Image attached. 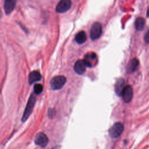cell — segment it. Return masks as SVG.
<instances>
[{
	"instance_id": "cell-1",
	"label": "cell",
	"mask_w": 149,
	"mask_h": 149,
	"mask_svg": "<svg viewBox=\"0 0 149 149\" xmlns=\"http://www.w3.org/2000/svg\"><path fill=\"white\" fill-rule=\"evenodd\" d=\"M36 101V97L34 95L31 94L29 98V100H28L27 103L26 107L25 108L24 112H23V116L22 118V122L26 121L29 118L30 115H31V113L33 111V109L34 108V106L35 105Z\"/></svg>"
},
{
	"instance_id": "cell-2",
	"label": "cell",
	"mask_w": 149,
	"mask_h": 149,
	"mask_svg": "<svg viewBox=\"0 0 149 149\" xmlns=\"http://www.w3.org/2000/svg\"><path fill=\"white\" fill-rule=\"evenodd\" d=\"M66 81V78L64 76H57L53 77L50 81V86L53 90L61 88Z\"/></svg>"
},
{
	"instance_id": "cell-3",
	"label": "cell",
	"mask_w": 149,
	"mask_h": 149,
	"mask_svg": "<svg viewBox=\"0 0 149 149\" xmlns=\"http://www.w3.org/2000/svg\"><path fill=\"white\" fill-rule=\"evenodd\" d=\"M123 125L120 122L115 123L109 130V136L112 138L118 137L123 132Z\"/></svg>"
},
{
	"instance_id": "cell-4",
	"label": "cell",
	"mask_w": 149,
	"mask_h": 149,
	"mask_svg": "<svg viewBox=\"0 0 149 149\" xmlns=\"http://www.w3.org/2000/svg\"><path fill=\"white\" fill-rule=\"evenodd\" d=\"M102 33V26L98 22L94 23L90 30V37L93 40L98 38Z\"/></svg>"
},
{
	"instance_id": "cell-5",
	"label": "cell",
	"mask_w": 149,
	"mask_h": 149,
	"mask_svg": "<svg viewBox=\"0 0 149 149\" xmlns=\"http://www.w3.org/2000/svg\"><path fill=\"white\" fill-rule=\"evenodd\" d=\"M71 5V0H61L56 7V11L58 13H64L70 8Z\"/></svg>"
},
{
	"instance_id": "cell-6",
	"label": "cell",
	"mask_w": 149,
	"mask_h": 149,
	"mask_svg": "<svg viewBox=\"0 0 149 149\" xmlns=\"http://www.w3.org/2000/svg\"><path fill=\"white\" fill-rule=\"evenodd\" d=\"M35 143L42 147H45L48 143V138L44 133H39L35 137Z\"/></svg>"
},
{
	"instance_id": "cell-7",
	"label": "cell",
	"mask_w": 149,
	"mask_h": 149,
	"mask_svg": "<svg viewBox=\"0 0 149 149\" xmlns=\"http://www.w3.org/2000/svg\"><path fill=\"white\" fill-rule=\"evenodd\" d=\"M84 60L87 66L90 68L93 67L97 64V55L94 52H88L86 54Z\"/></svg>"
},
{
	"instance_id": "cell-8",
	"label": "cell",
	"mask_w": 149,
	"mask_h": 149,
	"mask_svg": "<svg viewBox=\"0 0 149 149\" xmlns=\"http://www.w3.org/2000/svg\"><path fill=\"white\" fill-rule=\"evenodd\" d=\"M121 96L125 102H129L133 97V90L130 86H126L124 88Z\"/></svg>"
},
{
	"instance_id": "cell-9",
	"label": "cell",
	"mask_w": 149,
	"mask_h": 149,
	"mask_svg": "<svg viewBox=\"0 0 149 149\" xmlns=\"http://www.w3.org/2000/svg\"><path fill=\"white\" fill-rule=\"evenodd\" d=\"M87 65L84 60H78L76 62L74 66V70L75 72L79 74H83L86 69Z\"/></svg>"
},
{
	"instance_id": "cell-10",
	"label": "cell",
	"mask_w": 149,
	"mask_h": 149,
	"mask_svg": "<svg viewBox=\"0 0 149 149\" xmlns=\"http://www.w3.org/2000/svg\"><path fill=\"white\" fill-rule=\"evenodd\" d=\"M16 0H5L4 10L7 15L10 14L13 11L16 5Z\"/></svg>"
},
{
	"instance_id": "cell-11",
	"label": "cell",
	"mask_w": 149,
	"mask_h": 149,
	"mask_svg": "<svg viewBox=\"0 0 149 149\" xmlns=\"http://www.w3.org/2000/svg\"><path fill=\"white\" fill-rule=\"evenodd\" d=\"M125 87V86L124 80L122 78L118 79L115 84V91L119 96H120L122 95V91Z\"/></svg>"
},
{
	"instance_id": "cell-12",
	"label": "cell",
	"mask_w": 149,
	"mask_h": 149,
	"mask_svg": "<svg viewBox=\"0 0 149 149\" xmlns=\"http://www.w3.org/2000/svg\"><path fill=\"white\" fill-rule=\"evenodd\" d=\"M41 79V75L38 71L34 70L31 72L29 75V81L30 84H32L36 81L40 80Z\"/></svg>"
},
{
	"instance_id": "cell-13",
	"label": "cell",
	"mask_w": 149,
	"mask_h": 149,
	"mask_svg": "<svg viewBox=\"0 0 149 149\" xmlns=\"http://www.w3.org/2000/svg\"><path fill=\"white\" fill-rule=\"evenodd\" d=\"M139 62L138 59H137L136 58H133L128 63L127 67V71L129 73L134 72L137 69L139 66Z\"/></svg>"
},
{
	"instance_id": "cell-14",
	"label": "cell",
	"mask_w": 149,
	"mask_h": 149,
	"mask_svg": "<svg viewBox=\"0 0 149 149\" xmlns=\"http://www.w3.org/2000/svg\"><path fill=\"white\" fill-rule=\"evenodd\" d=\"M87 39V36L84 31H79L75 36V40L77 43L81 44L84 43Z\"/></svg>"
},
{
	"instance_id": "cell-15",
	"label": "cell",
	"mask_w": 149,
	"mask_h": 149,
	"mask_svg": "<svg viewBox=\"0 0 149 149\" xmlns=\"http://www.w3.org/2000/svg\"><path fill=\"white\" fill-rule=\"evenodd\" d=\"M135 27L137 30H142L145 25V20L144 18L139 17L136 19L135 21Z\"/></svg>"
},
{
	"instance_id": "cell-16",
	"label": "cell",
	"mask_w": 149,
	"mask_h": 149,
	"mask_svg": "<svg viewBox=\"0 0 149 149\" xmlns=\"http://www.w3.org/2000/svg\"><path fill=\"white\" fill-rule=\"evenodd\" d=\"M43 90V86L40 84H36L34 86V91L35 94H40Z\"/></svg>"
},
{
	"instance_id": "cell-17",
	"label": "cell",
	"mask_w": 149,
	"mask_h": 149,
	"mask_svg": "<svg viewBox=\"0 0 149 149\" xmlns=\"http://www.w3.org/2000/svg\"><path fill=\"white\" fill-rule=\"evenodd\" d=\"M144 40L146 43H149V30L147 31V33L144 35Z\"/></svg>"
},
{
	"instance_id": "cell-18",
	"label": "cell",
	"mask_w": 149,
	"mask_h": 149,
	"mask_svg": "<svg viewBox=\"0 0 149 149\" xmlns=\"http://www.w3.org/2000/svg\"><path fill=\"white\" fill-rule=\"evenodd\" d=\"M147 16L149 17V6L147 8Z\"/></svg>"
},
{
	"instance_id": "cell-19",
	"label": "cell",
	"mask_w": 149,
	"mask_h": 149,
	"mask_svg": "<svg viewBox=\"0 0 149 149\" xmlns=\"http://www.w3.org/2000/svg\"><path fill=\"white\" fill-rule=\"evenodd\" d=\"M52 149H61L60 146H55L54 147H53Z\"/></svg>"
}]
</instances>
